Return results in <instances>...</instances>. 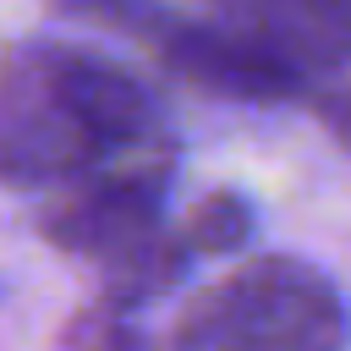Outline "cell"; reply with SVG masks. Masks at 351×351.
<instances>
[{
    "instance_id": "52a82bcc",
    "label": "cell",
    "mask_w": 351,
    "mask_h": 351,
    "mask_svg": "<svg viewBox=\"0 0 351 351\" xmlns=\"http://www.w3.org/2000/svg\"><path fill=\"white\" fill-rule=\"evenodd\" d=\"M60 5H71V11H82V16H93V22H115V27H137L143 38L165 22V11L154 5V0H60Z\"/></svg>"
},
{
    "instance_id": "6da1fadb",
    "label": "cell",
    "mask_w": 351,
    "mask_h": 351,
    "mask_svg": "<svg viewBox=\"0 0 351 351\" xmlns=\"http://www.w3.org/2000/svg\"><path fill=\"white\" fill-rule=\"evenodd\" d=\"M165 154L143 82L71 44H27L0 66V181L38 192Z\"/></svg>"
},
{
    "instance_id": "9c48e42d",
    "label": "cell",
    "mask_w": 351,
    "mask_h": 351,
    "mask_svg": "<svg viewBox=\"0 0 351 351\" xmlns=\"http://www.w3.org/2000/svg\"><path fill=\"white\" fill-rule=\"evenodd\" d=\"M93 351H143V340H137L126 324H110V329L99 335V346H93Z\"/></svg>"
},
{
    "instance_id": "8992f818",
    "label": "cell",
    "mask_w": 351,
    "mask_h": 351,
    "mask_svg": "<svg viewBox=\"0 0 351 351\" xmlns=\"http://www.w3.org/2000/svg\"><path fill=\"white\" fill-rule=\"evenodd\" d=\"M252 203L247 197H236V192H214V197H203L192 214H186V225H181V241H186V252H236V247H247L252 241Z\"/></svg>"
},
{
    "instance_id": "ba28073f",
    "label": "cell",
    "mask_w": 351,
    "mask_h": 351,
    "mask_svg": "<svg viewBox=\"0 0 351 351\" xmlns=\"http://www.w3.org/2000/svg\"><path fill=\"white\" fill-rule=\"evenodd\" d=\"M318 121L335 132V143L351 148V82H340V88H329V93L318 99Z\"/></svg>"
},
{
    "instance_id": "277c9868",
    "label": "cell",
    "mask_w": 351,
    "mask_h": 351,
    "mask_svg": "<svg viewBox=\"0 0 351 351\" xmlns=\"http://www.w3.org/2000/svg\"><path fill=\"white\" fill-rule=\"evenodd\" d=\"M291 77L351 55V0H219V22Z\"/></svg>"
},
{
    "instance_id": "7a4b0ae2",
    "label": "cell",
    "mask_w": 351,
    "mask_h": 351,
    "mask_svg": "<svg viewBox=\"0 0 351 351\" xmlns=\"http://www.w3.org/2000/svg\"><path fill=\"white\" fill-rule=\"evenodd\" d=\"M346 302L318 269L252 258L186 302L170 351H346Z\"/></svg>"
},
{
    "instance_id": "5b68a950",
    "label": "cell",
    "mask_w": 351,
    "mask_h": 351,
    "mask_svg": "<svg viewBox=\"0 0 351 351\" xmlns=\"http://www.w3.org/2000/svg\"><path fill=\"white\" fill-rule=\"evenodd\" d=\"M148 44L159 49V60L170 71H181L186 82L225 93V99H291L302 93V77H291L285 66H274L269 55H258L252 44H241L225 27H197L165 11V22L148 33Z\"/></svg>"
},
{
    "instance_id": "3957f363",
    "label": "cell",
    "mask_w": 351,
    "mask_h": 351,
    "mask_svg": "<svg viewBox=\"0 0 351 351\" xmlns=\"http://www.w3.org/2000/svg\"><path fill=\"white\" fill-rule=\"evenodd\" d=\"M165 186H170V159L104 170L77 197H66L44 219V230L71 252L99 258V269H115L121 258H132L137 247H148L165 230V219H159Z\"/></svg>"
}]
</instances>
